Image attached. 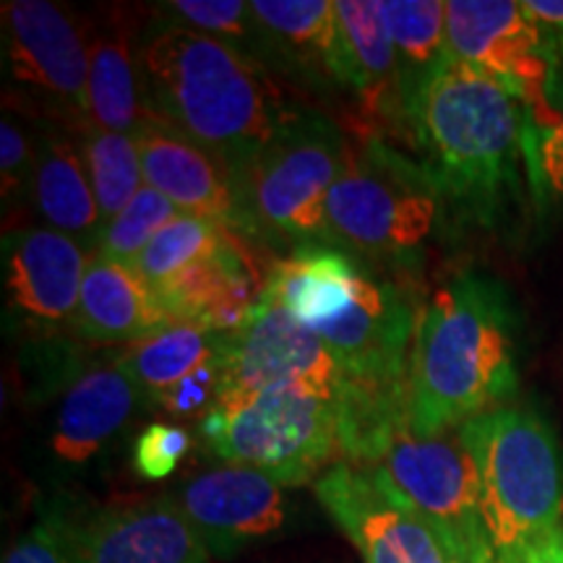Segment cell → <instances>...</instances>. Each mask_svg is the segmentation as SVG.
Masks as SVG:
<instances>
[{"label":"cell","instance_id":"cell-1","mask_svg":"<svg viewBox=\"0 0 563 563\" xmlns=\"http://www.w3.org/2000/svg\"><path fill=\"white\" fill-rule=\"evenodd\" d=\"M139 63L150 115L217 154L235 180L290 115L256 55L165 16Z\"/></svg>","mask_w":563,"mask_h":563},{"label":"cell","instance_id":"cell-2","mask_svg":"<svg viewBox=\"0 0 563 563\" xmlns=\"http://www.w3.org/2000/svg\"><path fill=\"white\" fill-rule=\"evenodd\" d=\"M264 295L323 342L350 394H407L418 313L391 282L342 251L302 245L264 279Z\"/></svg>","mask_w":563,"mask_h":563},{"label":"cell","instance_id":"cell-3","mask_svg":"<svg viewBox=\"0 0 563 563\" xmlns=\"http://www.w3.org/2000/svg\"><path fill=\"white\" fill-rule=\"evenodd\" d=\"M517 389L509 302L493 282L462 274L420 308L407 371V422L415 433L460 431Z\"/></svg>","mask_w":563,"mask_h":563},{"label":"cell","instance_id":"cell-4","mask_svg":"<svg viewBox=\"0 0 563 563\" xmlns=\"http://www.w3.org/2000/svg\"><path fill=\"white\" fill-rule=\"evenodd\" d=\"M407 123L441 196L490 217L517 188L527 108L509 84L449 58L422 89Z\"/></svg>","mask_w":563,"mask_h":563},{"label":"cell","instance_id":"cell-5","mask_svg":"<svg viewBox=\"0 0 563 563\" xmlns=\"http://www.w3.org/2000/svg\"><path fill=\"white\" fill-rule=\"evenodd\" d=\"M456 433L475 464L496 561L563 527L561 454L538 412L496 407L464 422Z\"/></svg>","mask_w":563,"mask_h":563},{"label":"cell","instance_id":"cell-6","mask_svg":"<svg viewBox=\"0 0 563 563\" xmlns=\"http://www.w3.org/2000/svg\"><path fill=\"white\" fill-rule=\"evenodd\" d=\"M347 159V139L329 118L290 112L238 173L251 232L277 241H329V196Z\"/></svg>","mask_w":563,"mask_h":563},{"label":"cell","instance_id":"cell-7","mask_svg":"<svg viewBox=\"0 0 563 563\" xmlns=\"http://www.w3.org/2000/svg\"><path fill=\"white\" fill-rule=\"evenodd\" d=\"M441 191L418 162L378 139L347 144L329 196V243L373 258H405L431 238Z\"/></svg>","mask_w":563,"mask_h":563},{"label":"cell","instance_id":"cell-8","mask_svg":"<svg viewBox=\"0 0 563 563\" xmlns=\"http://www.w3.org/2000/svg\"><path fill=\"white\" fill-rule=\"evenodd\" d=\"M201 435L224 464L258 470L285 488L316 483L344 462L336 399L302 391L222 402L201 418Z\"/></svg>","mask_w":563,"mask_h":563},{"label":"cell","instance_id":"cell-9","mask_svg":"<svg viewBox=\"0 0 563 563\" xmlns=\"http://www.w3.org/2000/svg\"><path fill=\"white\" fill-rule=\"evenodd\" d=\"M361 467L384 477L433 527L456 563H498L481 511L475 464L460 433L420 435L402 420Z\"/></svg>","mask_w":563,"mask_h":563},{"label":"cell","instance_id":"cell-10","mask_svg":"<svg viewBox=\"0 0 563 563\" xmlns=\"http://www.w3.org/2000/svg\"><path fill=\"white\" fill-rule=\"evenodd\" d=\"M340 389L342 371L332 352L264 292L249 319L228 332L220 405L266 391H302L336 399Z\"/></svg>","mask_w":563,"mask_h":563},{"label":"cell","instance_id":"cell-11","mask_svg":"<svg viewBox=\"0 0 563 563\" xmlns=\"http://www.w3.org/2000/svg\"><path fill=\"white\" fill-rule=\"evenodd\" d=\"M313 490L365 563H456L433 527L373 470L336 462Z\"/></svg>","mask_w":563,"mask_h":563},{"label":"cell","instance_id":"cell-12","mask_svg":"<svg viewBox=\"0 0 563 563\" xmlns=\"http://www.w3.org/2000/svg\"><path fill=\"white\" fill-rule=\"evenodd\" d=\"M3 30L11 79L87 121L89 42L76 19L47 0H11Z\"/></svg>","mask_w":563,"mask_h":563},{"label":"cell","instance_id":"cell-13","mask_svg":"<svg viewBox=\"0 0 563 563\" xmlns=\"http://www.w3.org/2000/svg\"><path fill=\"white\" fill-rule=\"evenodd\" d=\"M173 498L201 534L209 553L222 559L272 538L287 522L285 485L238 464L194 475Z\"/></svg>","mask_w":563,"mask_h":563},{"label":"cell","instance_id":"cell-14","mask_svg":"<svg viewBox=\"0 0 563 563\" xmlns=\"http://www.w3.org/2000/svg\"><path fill=\"white\" fill-rule=\"evenodd\" d=\"M91 253L51 228L13 232L3 243V287L11 319L34 332L74 327Z\"/></svg>","mask_w":563,"mask_h":563},{"label":"cell","instance_id":"cell-15","mask_svg":"<svg viewBox=\"0 0 563 563\" xmlns=\"http://www.w3.org/2000/svg\"><path fill=\"white\" fill-rule=\"evenodd\" d=\"M136 141L144 183L170 199L180 214L217 222L235 235L251 232L235 175L217 154L180 136L154 115L139 131Z\"/></svg>","mask_w":563,"mask_h":563},{"label":"cell","instance_id":"cell-16","mask_svg":"<svg viewBox=\"0 0 563 563\" xmlns=\"http://www.w3.org/2000/svg\"><path fill=\"white\" fill-rule=\"evenodd\" d=\"M449 58L496 76L532 95L548 76L543 32L514 0H452L446 3Z\"/></svg>","mask_w":563,"mask_h":563},{"label":"cell","instance_id":"cell-17","mask_svg":"<svg viewBox=\"0 0 563 563\" xmlns=\"http://www.w3.org/2000/svg\"><path fill=\"white\" fill-rule=\"evenodd\" d=\"M87 563H209L211 553L173 496L112 504L74 525Z\"/></svg>","mask_w":563,"mask_h":563},{"label":"cell","instance_id":"cell-18","mask_svg":"<svg viewBox=\"0 0 563 563\" xmlns=\"http://www.w3.org/2000/svg\"><path fill=\"white\" fill-rule=\"evenodd\" d=\"M262 272L235 235H230V241L209 258L188 266L154 290L173 321L203 323L220 332L241 327L262 300Z\"/></svg>","mask_w":563,"mask_h":563},{"label":"cell","instance_id":"cell-19","mask_svg":"<svg viewBox=\"0 0 563 563\" xmlns=\"http://www.w3.org/2000/svg\"><path fill=\"white\" fill-rule=\"evenodd\" d=\"M144 399L121 361L91 368L70 386L53 431V452L66 464H84L108 446Z\"/></svg>","mask_w":563,"mask_h":563},{"label":"cell","instance_id":"cell-20","mask_svg":"<svg viewBox=\"0 0 563 563\" xmlns=\"http://www.w3.org/2000/svg\"><path fill=\"white\" fill-rule=\"evenodd\" d=\"M173 323L157 295L131 266L91 253L74 332L97 344H133Z\"/></svg>","mask_w":563,"mask_h":563},{"label":"cell","instance_id":"cell-21","mask_svg":"<svg viewBox=\"0 0 563 563\" xmlns=\"http://www.w3.org/2000/svg\"><path fill=\"white\" fill-rule=\"evenodd\" d=\"M30 196L47 228L97 253L104 224L81 146L74 139L55 131L37 139Z\"/></svg>","mask_w":563,"mask_h":563},{"label":"cell","instance_id":"cell-22","mask_svg":"<svg viewBox=\"0 0 563 563\" xmlns=\"http://www.w3.org/2000/svg\"><path fill=\"white\" fill-rule=\"evenodd\" d=\"M334 81L363 97L371 108L397 112V55L386 0H334Z\"/></svg>","mask_w":563,"mask_h":563},{"label":"cell","instance_id":"cell-23","mask_svg":"<svg viewBox=\"0 0 563 563\" xmlns=\"http://www.w3.org/2000/svg\"><path fill=\"white\" fill-rule=\"evenodd\" d=\"M84 112L95 129L125 136H139L152 118L144 100L139 53H133L131 32H125L118 21L89 40Z\"/></svg>","mask_w":563,"mask_h":563},{"label":"cell","instance_id":"cell-24","mask_svg":"<svg viewBox=\"0 0 563 563\" xmlns=\"http://www.w3.org/2000/svg\"><path fill=\"white\" fill-rule=\"evenodd\" d=\"M228 332L191 321H173L144 340L129 344L118 357L150 402L159 405L199 373L224 361Z\"/></svg>","mask_w":563,"mask_h":563},{"label":"cell","instance_id":"cell-25","mask_svg":"<svg viewBox=\"0 0 563 563\" xmlns=\"http://www.w3.org/2000/svg\"><path fill=\"white\" fill-rule=\"evenodd\" d=\"M251 11L264 32L266 53L302 74L334 79V0H251Z\"/></svg>","mask_w":563,"mask_h":563},{"label":"cell","instance_id":"cell-26","mask_svg":"<svg viewBox=\"0 0 563 563\" xmlns=\"http://www.w3.org/2000/svg\"><path fill=\"white\" fill-rule=\"evenodd\" d=\"M386 16L397 55L399 115L410 121L422 89L449 60L446 3L439 0H386Z\"/></svg>","mask_w":563,"mask_h":563},{"label":"cell","instance_id":"cell-27","mask_svg":"<svg viewBox=\"0 0 563 563\" xmlns=\"http://www.w3.org/2000/svg\"><path fill=\"white\" fill-rule=\"evenodd\" d=\"M79 146L97 203H100L102 224H108L146 186L139 141L136 136L110 133L84 123Z\"/></svg>","mask_w":563,"mask_h":563},{"label":"cell","instance_id":"cell-28","mask_svg":"<svg viewBox=\"0 0 563 563\" xmlns=\"http://www.w3.org/2000/svg\"><path fill=\"white\" fill-rule=\"evenodd\" d=\"M235 232L222 228V224L201 220V217L178 214L175 220L159 232L146 251L131 266L152 290H159L188 266L203 262L211 253H217Z\"/></svg>","mask_w":563,"mask_h":563},{"label":"cell","instance_id":"cell-29","mask_svg":"<svg viewBox=\"0 0 563 563\" xmlns=\"http://www.w3.org/2000/svg\"><path fill=\"white\" fill-rule=\"evenodd\" d=\"M178 214L180 211L170 199H165L159 191L144 186L121 214H115L104 224L97 253L115 264L133 266L141 253L146 251V245Z\"/></svg>","mask_w":563,"mask_h":563},{"label":"cell","instance_id":"cell-30","mask_svg":"<svg viewBox=\"0 0 563 563\" xmlns=\"http://www.w3.org/2000/svg\"><path fill=\"white\" fill-rule=\"evenodd\" d=\"M159 9L162 16L175 24L209 34L251 55L266 51L262 26L245 0H170Z\"/></svg>","mask_w":563,"mask_h":563},{"label":"cell","instance_id":"cell-31","mask_svg":"<svg viewBox=\"0 0 563 563\" xmlns=\"http://www.w3.org/2000/svg\"><path fill=\"white\" fill-rule=\"evenodd\" d=\"M548 76L532 95L525 97L527 112H532L540 133V159L548 178L563 194V45L545 47Z\"/></svg>","mask_w":563,"mask_h":563},{"label":"cell","instance_id":"cell-32","mask_svg":"<svg viewBox=\"0 0 563 563\" xmlns=\"http://www.w3.org/2000/svg\"><path fill=\"white\" fill-rule=\"evenodd\" d=\"M3 563H87L76 540L74 525L60 514H47L19 538Z\"/></svg>","mask_w":563,"mask_h":563},{"label":"cell","instance_id":"cell-33","mask_svg":"<svg viewBox=\"0 0 563 563\" xmlns=\"http://www.w3.org/2000/svg\"><path fill=\"white\" fill-rule=\"evenodd\" d=\"M188 449H191V435L186 428L154 422L139 435L136 449H133V467L144 481H162L178 470Z\"/></svg>","mask_w":563,"mask_h":563},{"label":"cell","instance_id":"cell-34","mask_svg":"<svg viewBox=\"0 0 563 563\" xmlns=\"http://www.w3.org/2000/svg\"><path fill=\"white\" fill-rule=\"evenodd\" d=\"M34 154H37V144L21 129L16 118L5 112L3 123H0V178H3L5 201L19 199L24 191L30 194Z\"/></svg>","mask_w":563,"mask_h":563},{"label":"cell","instance_id":"cell-35","mask_svg":"<svg viewBox=\"0 0 563 563\" xmlns=\"http://www.w3.org/2000/svg\"><path fill=\"white\" fill-rule=\"evenodd\" d=\"M522 11L543 32L545 47L563 45V0H522Z\"/></svg>","mask_w":563,"mask_h":563},{"label":"cell","instance_id":"cell-36","mask_svg":"<svg viewBox=\"0 0 563 563\" xmlns=\"http://www.w3.org/2000/svg\"><path fill=\"white\" fill-rule=\"evenodd\" d=\"M498 563H563V527L548 532L545 538L532 540Z\"/></svg>","mask_w":563,"mask_h":563}]
</instances>
